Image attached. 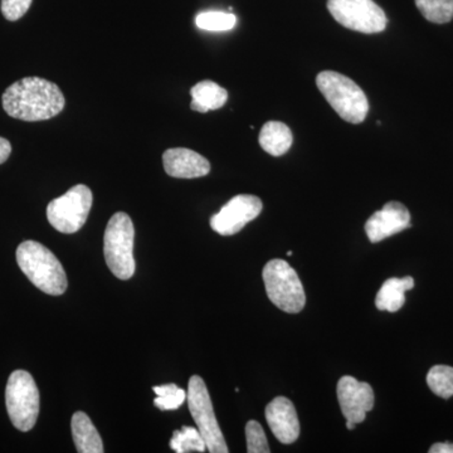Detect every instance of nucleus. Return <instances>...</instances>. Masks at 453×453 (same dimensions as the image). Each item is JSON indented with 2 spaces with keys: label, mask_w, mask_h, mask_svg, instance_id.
<instances>
[{
  "label": "nucleus",
  "mask_w": 453,
  "mask_h": 453,
  "mask_svg": "<svg viewBox=\"0 0 453 453\" xmlns=\"http://www.w3.org/2000/svg\"><path fill=\"white\" fill-rule=\"evenodd\" d=\"M32 2L33 0H2L3 16L11 22H16L28 12Z\"/></svg>",
  "instance_id": "obj_25"
},
{
  "label": "nucleus",
  "mask_w": 453,
  "mask_h": 453,
  "mask_svg": "<svg viewBox=\"0 0 453 453\" xmlns=\"http://www.w3.org/2000/svg\"><path fill=\"white\" fill-rule=\"evenodd\" d=\"M338 401L340 410L347 421L362 423L365 421L366 413L374 407V392L371 384L357 381L350 375L340 378L338 383Z\"/></svg>",
  "instance_id": "obj_11"
},
{
  "label": "nucleus",
  "mask_w": 453,
  "mask_h": 453,
  "mask_svg": "<svg viewBox=\"0 0 453 453\" xmlns=\"http://www.w3.org/2000/svg\"><path fill=\"white\" fill-rule=\"evenodd\" d=\"M157 398L154 405L160 411H175L187 401V392L179 388L177 384H163L153 388Z\"/></svg>",
  "instance_id": "obj_23"
},
{
  "label": "nucleus",
  "mask_w": 453,
  "mask_h": 453,
  "mask_svg": "<svg viewBox=\"0 0 453 453\" xmlns=\"http://www.w3.org/2000/svg\"><path fill=\"white\" fill-rule=\"evenodd\" d=\"M71 427H73V437L77 452H104L103 440H101L96 427H95L88 414L83 412L74 413Z\"/></svg>",
  "instance_id": "obj_16"
},
{
  "label": "nucleus",
  "mask_w": 453,
  "mask_h": 453,
  "mask_svg": "<svg viewBox=\"0 0 453 453\" xmlns=\"http://www.w3.org/2000/svg\"><path fill=\"white\" fill-rule=\"evenodd\" d=\"M247 452L268 453L271 452L268 446L266 434L264 428L257 421H250L246 425Z\"/></svg>",
  "instance_id": "obj_24"
},
{
  "label": "nucleus",
  "mask_w": 453,
  "mask_h": 453,
  "mask_svg": "<svg viewBox=\"0 0 453 453\" xmlns=\"http://www.w3.org/2000/svg\"><path fill=\"white\" fill-rule=\"evenodd\" d=\"M12 145L7 139L0 138V164L5 163L11 157Z\"/></svg>",
  "instance_id": "obj_26"
},
{
  "label": "nucleus",
  "mask_w": 453,
  "mask_h": 453,
  "mask_svg": "<svg viewBox=\"0 0 453 453\" xmlns=\"http://www.w3.org/2000/svg\"><path fill=\"white\" fill-rule=\"evenodd\" d=\"M192 104L190 107L196 112L205 113L211 110H219L226 105L228 100V92L226 88H220L219 83L205 80L196 83L195 88L190 89Z\"/></svg>",
  "instance_id": "obj_18"
},
{
  "label": "nucleus",
  "mask_w": 453,
  "mask_h": 453,
  "mask_svg": "<svg viewBox=\"0 0 453 453\" xmlns=\"http://www.w3.org/2000/svg\"><path fill=\"white\" fill-rule=\"evenodd\" d=\"M237 18L234 14L226 12H203L196 18V27L203 31L226 32L234 28Z\"/></svg>",
  "instance_id": "obj_22"
},
{
  "label": "nucleus",
  "mask_w": 453,
  "mask_h": 453,
  "mask_svg": "<svg viewBox=\"0 0 453 453\" xmlns=\"http://www.w3.org/2000/svg\"><path fill=\"white\" fill-rule=\"evenodd\" d=\"M170 449L177 453H203L207 451V445H205L204 438L198 428L184 426V427L173 432Z\"/></svg>",
  "instance_id": "obj_19"
},
{
  "label": "nucleus",
  "mask_w": 453,
  "mask_h": 453,
  "mask_svg": "<svg viewBox=\"0 0 453 453\" xmlns=\"http://www.w3.org/2000/svg\"><path fill=\"white\" fill-rule=\"evenodd\" d=\"M413 288V277L407 276L403 279L392 277L381 285L375 297V306L380 311H398L405 303V291L412 290Z\"/></svg>",
  "instance_id": "obj_15"
},
{
  "label": "nucleus",
  "mask_w": 453,
  "mask_h": 453,
  "mask_svg": "<svg viewBox=\"0 0 453 453\" xmlns=\"http://www.w3.org/2000/svg\"><path fill=\"white\" fill-rule=\"evenodd\" d=\"M17 262L29 281L41 291L59 296L67 290V276L61 262L43 244L35 241L20 243Z\"/></svg>",
  "instance_id": "obj_2"
},
{
  "label": "nucleus",
  "mask_w": 453,
  "mask_h": 453,
  "mask_svg": "<svg viewBox=\"0 0 453 453\" xmlns=\"http://www.w3.org/2000/svg\"><path fill=\"white\" fill-rule=\"evenodd\" d=\"M316 86L342 120L354 125L365 120L368 97L353 80L335 71H323L316 77Z\"/></svg>",
  "instance_id": "obj_3"
},
{
  "label": "nucleus",
  "mask_w": 453,
  "mask_h": 453,
  "mask_svg": "<svg viewBox=\"0 0 453 453\" xmlns=\"http://www.w3.org/2000/svg\"><path fill=\"white\" fill-rule=\"evenodd\" d=\"M327 9L339 25L365 35L383 32L388 23L374 0H327Z\"/></svg>",
  "instance_id": "obj_9"
},
{
  "label": "nucleus",
  "mask_w": 453,
  "mask_h": 453,
  "mask_svg": "<svg viewBox=\"0 0 453 453\" xmlns=\"http://www.w3.org/2000/svg\"><path fill=\"white\" fill-rule=\"evenodd\" d=\"M3 109L11 118L23 121H44L65 109L64 94L56 83L41 77H26L5 89Z\"/></svg>",
  "instance_id": "obj_1"
},
{
  "label": "nucleus",
  "mask_w": 453,
  "mask_h": 453,
  "mask_svg": "<svg viewBox=\"0 0 453 453\" xmlns=\"http://www.w3.org/2000/svg\"><path fill=\"white\" fill-rule=\"evenodd\" d=\"M164 169L173 178L195 179L210 174L211 163L186 148L168 149L163 154Z\"/></svg>",
  "instance_id": "obj_14"
},
{
  "label": "nucleus",
  "mask_w": 453,
  "mask_h": 453,
  "mask_svg": "<svg viewBox=\"0 0 453 453\" xmlns=\"http://www.w3.org/2000/svg\"><path fill=\"white\" fill-rule=\"evenodd\" d=\"M416 5L431 23L445 25L453 19V0H416Z\"/></svg>",
  "instance_id": "obj_20"
},
{
  "label": "nucleus",
  "mask_w": 453,
  "mask_h": 453,
  "mask_svg": "<svg viewBox=\"0 0 453 453\" xmlns=\"http://www.w3.org/2000/svg\"><path fill=\"white\" fill-rule=\"evenodd\" d=\"M5 404L14 427L22 432L35 427L40 414V392L28 372H12L5 388Z\"/></svg>",
  "instance_id": "obj_6"
},
{
  "label": "nucleus",
  "mask_w": 453,
  "mask_h": 453,
  "mask_svg": "<svg viewBox=\"0 0 453 453\" xmlns=\"http://www.w3.org/2000/svg\"><path fill=\"white\" fill-rule=\"evenodd\" d=\"M135 228L124 211L113 214L107 223L104 237V255L110 271L120 280H129L135 273L134 259Z\"/></svg>",
  "instance_id": "obj_4"
},
{
  "label": "nucleus",
  "mask_w": 453,
  "mask_h": 453,
  "mask_svg": "<svg viewBox=\"0 0 453 453\" xmlns=\"http://www.w3.org/2000/svg\"><path fill=\"white\" fill-rule=\"evenodd\" d=\"M429 453H453V443H436L429 449Z\"/></svg>",
  "instance_id": "obj_27"
},
{
  "label": "nucleus",
  "mask_w": 453,
  "mask_h": 453,
  "mask_svg": "<svg viewBox=\"0 0 453 453\" xmlns=\"http://www.w3.org/2000/svg\"><path fill=\"white\" fill-rule=\"evenodd\" d=\"M264 210L261 199L256 196H235L211 219V226L220 235H234L242 231L247 223L257 219Z\"/></svg>",
  "instance_id": "obj_10"
},
{
  "label": "nucleus",
  "mask_w": 453,
  "mask_h": 453,
  "mask_svg": "<svg viewBox=\"0 0 453 453\" xmlns=\"http://www.w3.org/2000/svg\"><path fill=\"white\" fill-rule=\"evenodd\" d=\"M411 226V214L405 205L389 202L366 220L365 232L372 243H378Z\"/></svg>",
  "instance_id": "obj_12"
},
{
  "label": "nucleus",
  "mask_w": 453,
  "mask_h": 453,
  "mask_svg": "<svg viewBox=\"0 0 453 453\" xmlns=\"http://www.w3.org/2000/svg\"><path fill=\"white\" fill-rule=\"evenodd\" d=\"M357 423L347 421V428L349 431H351V429L356 428Z\"/></svg>",
  "instance_id": "obj_28"
},
{
  "label": "nucleus",
  "mask_w": 453,
  "mask_h": 453,
  "mask_svg": "<svg viewBox=\"0 0 453 453\" xmlns=\"http://www.w3.org/2000/svg\"><path fill=\"white\" fill-rule=\"evenodd\" d=\"M187 401L190 414L204 438L208 451L211 453L228 452L225 437H223L216 414H214L210 392H208L204 380L199 375H193L190 378Z\"/></svg>",
  "instance_id": "obj_7"
},
{
  "label": "nucleus",
  "mask_w": 453,
  "mask_h": 453,
  "mask_svg": "<svg viewBox=\"0 0 453 453\" xmlns=\"http://www.w3.org/2000/svg\"><path fill=\"white\" fill-rule=\"evenodd\" d=\"M429 389L443 399L453 396V368L449 365H434L427 374Z\"/></svg>",
  "instance_id": "obj_21"
},
{
  "label": "nucleus",
  "mask_w": 453,
  "mask_h": 453,
  "mask_svg": "<svg viewBox=\"0 0 453 453\" xmlns=\"http://www.w3.org/2000/svg\"><path fill=\"white\" fill-rule=\"evenodd\" d=\"M259 145L273 157H281L290 150L294 135L288 125L280 121H268L262 127L258 138Z\"/></svg>",
  "instance_id": "obj_17"
},
{
  "label": "nucleus",
  "mask_w": 453,
  "mask_h": 453,
  "mask_svg": "<svg viewBox=\"0 0 453 453\" xmlns=\"http://www.w3.org/2000/svg\"><path fill=\"white\" fill-rule=\"evenodd\" d=\"M92 207V192L79 184L53 199L47 207V219L53 228L65 234L79 232L88 219Z\"/></svg>",
  "instance_id": "obj_8"
},
{
  "label": "nucleus",
  "mask_w": 453,
  "mask_h": 453,
  "mask_svg": "<svg viewBox=\"0 0 453 453\" xmlns=\"http://www.w3.org/2000/svg\"><path fill=\"white\" fill-rule=\"evenodd\" d=\"M267 296L273 305L288 312L297 314L305 308L306 296L296 271L285 259H273L262 273Z\"/></svg>",
  "instance_id": "obj_5"
},
{
  "label": "nucleus",
  "mask_w": 453,
  "mask_h": 453,
  "mask_svg": "<svg viewBox=\"0 0 453 453\" xmlns=\"http://www.w3.org/2000/svg\"><path fill=\"white\" fill-rule=\"evenodd\" d=\"M266 421L277 440L283 445L296 442L300 436V422L295 405L286 396H277L268 403Z\"/></svg>",
  "instance_id": "obj_13"
}]
</instances>
